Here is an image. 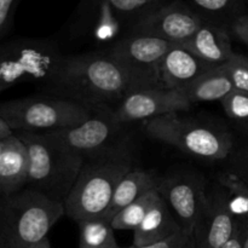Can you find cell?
<instances>
[{"label": "cell", "instance_id": "1", "mask_svg": "<svg viewBox=\"0 0 248 248\" xmlns=\"http://www.w3.org/2000/svg\"><path fill=\"white\" fill-rule=\"evenodd\" d=\"M43 87L48 94L92 110L114 111L131 93L127 75L107 50L63 56L52 79Z\"/></svg>", "mask_w": 248, "mask_h": 248}, {"label": "cell", "instance_id": "11", "mask_svg": "<svg viewBox=\"0 0 248 248\" xmlns=\"http://www.w3.org/2000/svg\"><path fill=\"white\" fill-rule=\"evenodd\" d=\"M159 191L182 230L193 235L207 195L203 177L196 172L171 174L161 178Z\"/></svg>", "mask_w": 248, "mask_h": 248}, {"label": "cell", "instance_id": "28", "mask_svg": "<svg viewBox=\"0 0 248 248\" xmlns=\"http://www.w3.org/2000/svg\"><path fill=\"white\" fill-rule=\"evenodd\" d=\"M140 248H196V246L193 235L188 234L184 230H179L178 232L170 236L169 239Z\"/></svg>", "mask_w": 248, "mask_h": 248}, {"label": "cell", "instance_id": "33", "mask_svg": "<svg viewBox=\"0 0 248 248\" xmlns=\"http://www.w3.org/2000/svg\"><path fill=\"white\" fill-rule=\"evenodd\" d=\"M242 230V248H248V222H239Z\"/></svg>", "mask_w": 248, "mask_h": 248}, {"label": "cell", "instance_id": "10", "mask_svg": "<svg viewBox=\"0 0 248 248\" xmlns=\"http://www.w3.org/2000/svg\"><path fill=\"white\" fill-rule=\"evenodd\" d=\"M205 21L183 0H170L140 19L128 34L153 36L173 45H182L196 33Z\"/></svg>", "mask_w": 248, "mask_h": 248}, {"label": "cell", "instance_id": "5", "mask_svg": "<svg viewBox=\"0 0 248 248\" xmlns=\"http://www.w3.org/2000/svg\"><path fill=\"white\" fill-rule=\"evenodd\" d=\"M96 110L52 94H36L0 103V118L14 132L44 133L79 125Z\"/></svg>", "mask_w": 248, "mask_h": 248}, {"label": "cell", "instance_id": "4", "mask_svg": "<svg viewBox=\"0 0 248 248\" xmlns=\"http://www.w3.org/2000/svg\"><path fill=\"white\" fill-rule=\"evenodd\" d=\"M26 145L29 157L28 189L50 200L64 203L72 191L85 159L51 142L43 133L15 132Z\"/></svg>", "mask_w": 248, "mask_h": 248}, {"label": "cell", "instance_id": "35", "mask_svg": "<svg viewBox=\"0 0 248 248\" xmlns=\"http://www.w3.org/2000/svg\"><path fill=\"white\" fill-rule=\"evenodd\" d=\"M6 142H7V138L6 140H0V154H1L2 150H4L5 145H6Z\"/></svg>", "mask_w": 248, "mask_h": 248}, {"label": "cell", "instance_id": "18", "mask_svg": "<svg viewBox=\"0 0 248 248\" xmlns=\"http://www.w3.org/2000/svg\"><path fill=\"white\" fill-rule=\"evenodd\" d=\"M160 182L161 178L154 172L143 169H132L118 184L110 206L104 215L113 219L114 216L124 207L142 198L148 191L159 188Z\"/></svg>", "mask_w": 248, "mask_h": 248}, {"label": "cell", "instance_id": "36", "mask_svg": "<svg viewBox=\"0 0 248 248\" xmlns=\"http://www.w3.org/2000/svg\"><path fill=\"white\" fill-rule=\"evenodd\" d=\"M120 248H123V247H120ZM125 248H136L135 246H130V247H125Z\"/></svg>", "mask_w": 248, "mask_h": 248}, {"label": "cell", "instance_id": "31", "mask_svg": "<svg viewBox=\"0 0 248 248\" xmlns=\"http://www.w3.org/2000/svg\"><path fill=\"white\" fill-rule=\"evenodd\" d=\"M222 248H242V230L241 227H240V223L239 228H237L234 236H232Z\"/></svg>", "mask_w": 248, "mask_h": 248}, {"label": "cell", "instance_id": "16", "mask_svg": "<svg viewBox=\"0 0 248 248\" xmlns=\"http://www.w3.org/2000/svg\"><path fill=\"white\" fill-rule=\"evenodd\" d=\"M29 157L26 145L16 135L7 138L0 154V196L23 190L28 182Z\"/></svg>", "mask_w": 248, "mask_h": 248}, {"label": "cell", "instance_id": "24", "mask_svg": "<svg viewBox=\"0 0 248 248\" xmlns=\"http://www.w3.org/2000/svg\"><path fill=\"white\" fill-rule=\"evenodd\" d=\"M159 195V188H155L119 211L111 219L114 230H133L135 232L144 219L145 215Z\"/></svg>", "mask_w": 248, "mask_h": 248}, {"label": "cell", "instance_id": "2", "mask_svg": "<svg viewBox=\"0 0 248 248\" xmlns=\"http://www.w3.org/2000/svg\"><path fill=\"white\" fill-rule=\"evenodd\" d=\"M132 169V147L125 137L85 159L79 177L63 203L64 215L77 223L104 215L118 184Z\"/></svg>", "mask_w": 248, "mask_h": 248}, {"label": "cell", "instance_id": "19", "mask_svg": "<svg viewBox=\"0 0 248 248\" xmlns=\"http://www.w3.org/2000/svg\"><path fill=\"white\" fill-rule=\"evenodd\" d=\"M232 90L234 86L232 81L219 65L208 70L199 79H196L193 84L181 91L183 92L186 99L194 104L198 102L222 101Z\"/></svg>", "mask_w": 248, "mask_h": 248}, {"label": "cell", "instance_id": "30", "mask_svg": "<svg viewBox=\"0 0 248 248\" xmlns=\"http://www.w3.org/2000/svg\"><path fill=\"white\" fill-rule=\"evenodd\" d=\"M229 31L248 46V15L242 14L232 19L229 24Z\"/></svg>", "mask_w": 248, "mask_h": 248}, {"label": "cell", "instance_id": "9", "mask_svg": "<svg viewBox=\"0 0 248 248\" xmlns=\"http://www.w3.org/2000/svg\"><path fill=\"white\" fill-rule=\"evenodd\" d=\"M124 125L118 123L111 110H96L79 125L44 132L46 138L84 159L108 149L121 140Z\"/></svg>", "mask_w": 248, "mask_h": 248}, {"label": "cell", "instance_id": "22", "mask_svg": "<svg viewBox=\"0 0 248 248\" xmlns=\"http://www.w3.org/2000/svg\"><path fill=\"white\" fill-rule=\"evenodd\" d=\"M106 1L126 29V33L128 34L132 27L140 19L147 17L170 0H106Z\"/></svg>", "mask_w": 248, "mask_h": 248}, {"label": "cell", "instance_id": "37", "mask_svg": "<svg viewBox=\"0 0 248 248\" xmlns=\"http://www.w3.org/2000/svg\"><path fill=\"white\" fill-rule=\"evenodd\" d=\"M247 126H248V125H247Z\"/></svg>", "mask_w": 248, "mask_h": 248}, {"label": "cell", "instance_id": "3", "mask_svg": "<svg viewBox=\"0 0 248 248\" xmlns=\"http://www.w3.org/2000/svg\"><path fill=\"white\" fill-rule=\"evenodd\" d=\"M62 216L63 203L33 189L0 196V248H33Z\"/></svg>", "mask_w": 248, "mask_h": 248}, {"label": "cell", "instance_id": "12", "mask_svg": "<svg viewBox=\"0 0 248 248\" xmlns=\"http://www.w3.org/2000/svg\"><path fill=\"white\" fill-rule=\"evenodd\" d=\"M239 228V222L230 212L222 186L216 184L207 190L205 203L193 232L196 248H222Z\"/></svg>", "mask_w": 248, "mask_h": 248}, {"label": "cell", "instance_id": "17", "mask_svg": "<svg viewBox=\"0 0 248 248\" xmlns=\"http://www.w3.org/2000/svg\"><path fill=\"white\" fill-rule=\"evenodd\" d=\"M182 230L181 225L172 215L167 203L159 195L145 215L137 229L133 232V244L136 248L156 244Z\"/></svg>", "mask_w": 248, "mask_h": 248}, {"label": "cell", "instance_id": "23", "mask_svg": "<svg viewBox=\"0 0 248 248\" xmlns=\"http://www.w3.org/2000/svg\"><path fill=\"white\" fill-rule=\"evenodd\" d=\"M193 7L203 19L228 27L232 19L240 16L241 4L240 0H183ZM227 27V26H225Z\"/></svg>", "mask_w": 248, "mask_h": 248}, {"label": "cell", "instance_id": "29", "mask_svg": "<svg viewBox=\"0 0 248 248\" xmlns=\"http://www.w3.org/2000/svg\"><path fill=\"white\" fill-rule=\"evenodd\" d=\"M230 171L248 183V144L230 154Z\"/></svg>", "mask_w": 248, "mask_h": 248}, {"label": "cell", "instance_id": "14", "mask_svg": "<svg viewBox=\"0 0 248 248\" xmlns=\"http://www.w3.org/2000/svg\"><path fill=\"white\" fill-rule=\"evenodd\" d=\"M212 68L215 67L206 63L183 46L173 45L164 56L160 64L162 89H186Z\"/></svg>", "mask_w": 248, "mask_h": 248}, {"label": "cell", "instance_id": "7", "mask_svg": "<svg viewBox=\"0 0 248 248\" xmlns=\"http://www.w3.org/2000/svg\"><path fill=\"white\" fill-rule=\"evenodd\" d=\"M63 55L47 39L16 38L0 43V93L23 82L45 86Z\"/></svg>", "mask_w": 248, "mask_h": 248}, {"label": "cell", "instance_id": "27", "mask_svg": "<svg viewBox=\"0 0 248 248\" xmlns=\"http://www.w3.org/2000/svg\"><path fill=\"white\" fill-rule=\"evenodd\" d=\"M19 1L21 0H0V43L11 31Z\"/></svg>", "mask_w": 248, "mask_h": 248}, {"label": "cell", "instance_id": "21", "mask_svg": "<svg viewBox=\"0 0 248 248\" xmlns=\"http://www.w3.org/2000/svg\"><path fill=\"white\" fill-rule=\"evenodd\" d=\"M217 184L227 196L230 212L237 222H248V183L230 170L217 174Z\"/></svg>", "mask_w": 248, "mask_h": 248}, {"label": "cell", "instance_id": "32", "mask_svg": "<svg viewBox=\"0 0 248 248\" xmlns=\"http://www.w3.org/2000/svg\"><path fill=\"white\" fill-rule=\"evenodd\" d=\"M15 132L10 128V126L0 118V140H6V138L14 136Z\"/></svg>", "mask_w": 248, "mask_h": 248}, {"label": "cell", "instance_id": "34", "mask_svg": "<svg viewBox=\"0 0 248 248\" xmlns=\"http://www.w3.org/2000/svg\"><path fill=\"white\" fill-rule=\"evenodd\" d=\"M33 248H51L50 240H48V237H46V239H44L43 241L39 242V244L35 245Z\"/></svg>", "mask_w": 248, "mask_h": 248}, {"label": "cell", "instance_id": "20", "mask_svg": "<svg viewBox=\"0 0 248 248\" xmlns=\"http://www.w3.org/2000/svg\"><path fill=\"white\" fill-rule=\"evenodd\" d=\"M79 248H120L116 242L111 218L106 215L78 222Z\"/></svg>", "mask_w": 248, "mask_h": 248}, {"label": "cell", "instance_id": "26", "mask_svg": "<svg viewBox=\"0 0 248 248\" xmlns=\"http://www.w3.org/2000/svg\"><path fill=\"white\" fill-rule=\"evenodd\" d=\"M220 103L230 119L248 125V92L232 90Z\"/></svg>", "mask_w": 248, "mask_h": 248}, {"label": "cell", "instance_id": "25", "mask_svg": "<svg viewBox=\"0 0 248 248\" xmlns=\"http://www.w3.org/2000/svg\"><path fill=\"white\" fill-rule=\"evenodd\" d=\"M220 67L232 81L234 90L248 92V57L235 53Z\"/></svg>", "mask_w": 248, "mask_h": 248}, {"label": "cell", "instance_id": "6", "mask_svg": "<svg viewBox=\"0 0 248 248\" xmlns=\"http://www.w3.org/2000/svg\"><path fill=\"white\" fill-rule=\"evenodd\" d=\"M143 127L153 140L173 145L206 161L224 160L234 150V140L229 132L184 119L178 113L145 120Z\"/></svg>", "mask_w": 248, "mask_h": 248}, {"label": "cell", "instance_id": "15", "mask_svg": "<svg viewBox=\"0 0 248 248\" xmlns=\"http://www.w3.org/2000/svg\"><path fill=\"white\" fill-rule=\"evenodd\" d=\"M179 46L186 47L213 67L224 64L235 55L229 28L211 21L203 22L196 33Z\"/></svg>", "mask_w": 248, "mask_h": 248}, {"label": "cell", "instance_id": "8", "mask_svg": "<svg viewBox=\"0 0 248 248\" xmlns=\"http://www.w3.org/2000/svg\"><path fill=\"white\" fill-rule=\"evenodd\" d=\"M173 44L148 35L128 34L107 48L119 63L130 81L131 93L162 89L160 64Z\"/></svg>", "mask_w": 248, "mask_h": 248}, {"label": "cell", "instance_id": "13", "mask_svg": "<svg viewBox=\"0 0 248 248\" xmlns=\"http://www.w3.org/2000/svg\"><path fill=\"white\" fill-rule=\"evenodd\" d=\"M191 106L181 90H144L128 93L114 109L113 114L118 123L126 125L133 121L149 120L188 110Z\"/></svg>", "mask_w": 248, "mask_h": 248}]
</instances>
